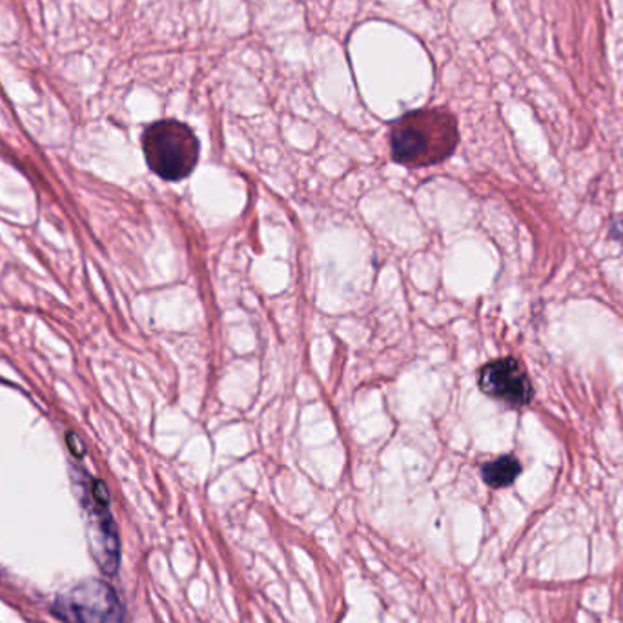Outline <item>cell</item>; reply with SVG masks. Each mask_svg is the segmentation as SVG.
<instances>
[{"label": "cell", "instance_id": "cell-4", "mask_svg": "<svg viewBox=\"0 0 623 623\" xmlns=\"http://www.w3.org/2000/svg\"><path fill=\"white\" fill-rule=\"evenodd\" d=\"M480 389L487 396L511 407H525L533 402L534 386L527 370L513 356L483 364L478 374Z\"/></svg>", "mask_w": 623, "mask_h": 623}, {"label": "cell", "instance_id": "cell-5", "mask_svg": "<svg viewBox=\"0 0 623 623\" xmlns=\"http://www.w3.org/2000/svg\"><path fill=\"white\" fill-rule=\"evenodd\" d=\"M91 496V494H90ZM90 511V550L97 566L105 575H116L121 564V539L117 525L111 518L110 502H102L91 496Z\"/></svg>", "mask_w": 623, "mask_h": 623}, {"label": "cell", "instance_id": "cell-7", "mask_svg": "<svg viewBox=\"0 0 623 623\" xmlns=\"http://www.w3.org/2000/svg\"><path fill=\"white\" fill-rule=\"evenodd\" d=\"M66 438H68L69 450H72L77 458H83V456H85V445L80 441L79 436H77V434H68Z\"/></svg>", "mask_w": 623, "mask_h": 623}, {"label": "cell", "instance_id": "cell-2", "mask_svg": "<svg viewBox=\"0 0 623 623\" xmlns=\"http://www.w3.org/2000/svg\"><path fill=\"white\" fill-rule=\"evenodd\" d=\"M143 152L150 170L164 181H181L196 170L199 139L185 122L166 119L143 133Z\"/></svg>", "mask_w": 623, "mask_h": 623}, {"label": "cell", "instance_id": "cell-6", "mask_svg": "<svg viewBox=\"0 0 623 623\" xmlns=\"http://www.w3.org/2000/svg\"><path fill=\"white\" fill-rule=\"evenodd\" d=\"M520 472H522V463L514 456H500L498 460L489 461L481 469L483 480L492 489H503V487L513 485Z\"/></svg>", "mask_w": 623, "mask_h": 623}, {"label": "cell", "instance_id": "cell-1", "mask_svg": "<svg viewBox=\"0 0 623 623\" xmlns=\"http://www.w3.org/2000/svg\"><path fill=\"white\" fill-rule=\"evenodd\" d=\"M460 143L456 117L445 108L411 111L391 130L392 159L408 168L444 163Z\"/></svg>", "mask_w": 623, "mask_h": 623}, {"label": "cell", "instance_id": "cell-3", "mask_svg": "<svg viewBox=\"0 0 623 623\" xmlns=\"http://www.w3.org/2000/svg\"><path fill=\"white\" fill-rule=\"evenodd\" d=\"M53 611L64 623H122L121 602L101 580L80 581L58 594Z\"/></svg>", "mask_w": 623, "mask_h": 623}]
</instances>
